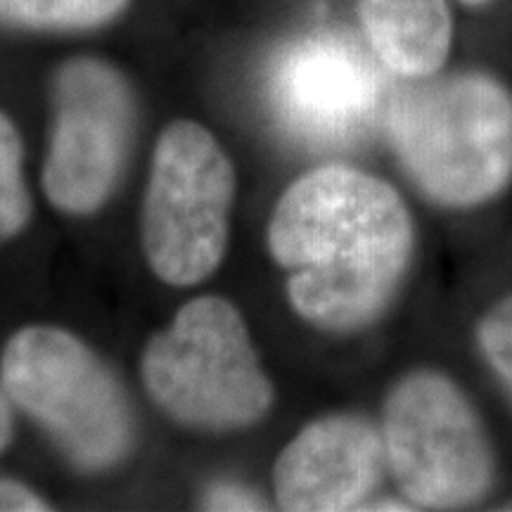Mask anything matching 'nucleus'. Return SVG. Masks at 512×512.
Segmentation results:
<instances>
[{"label": "nucleus", "instance_id": "f257e3e1", "mask_svg": "<svg viewBox=\"0 0 512 512\" xmlns=\"http://www.w3.org/2000/svg\"><path fill=\"white\" fill-rule=\"evenodd\" d=\"M294 311L318 328H366L408 271L413 223L392 185L330 164L294 181L268 226Z\"/></svg>", "mask_w": 512, "mask_h": 512}, {"label": "nucleus", "instance_id": "f03ea898", "mask_svg": "<svg viewBox=\"0 0 512 512\" xmlns=\"http://www.w3.org/2000/svg\"><path fill=\"white\" fill-rule=\"evenodd\" d=\"M384 124L403 166L432 200L475 207L512 178V95L486 74L401 79Z\"/></svg>", "mask_w": 512, "mask_h": 512}, {"label": "nucleus", "instance_id": "7ed1b4c3", "mask_svg": "<svg viewBox=\"0 0 512 512\" xmlns=\"http://www.w3.org/2000/svg\"><path fill=\"white\" fill-rule=\"evenodd\" d=\"M143 380L171 418L204 430L249 427L273 403L245 320L221 297L192 299L150 339Z\"/></svg>", "mask_w": 512, "mask_h": 512}, {"label": "nucleus", "instance_id": "20e7f679", "mask_svg": "<svg viewBox=\"0 0 512 512\" xmlns=\"http://www.w3.org/2000/svg\"><path fill=\"white\" fill-rule=\"evenodd\" d=\"M3 389L83 470L117 465L133 441V415L117 377L72 332L19 330L3 351Z\"/></svg>", "mask_w": 512, "mask_h": 512}, {"label": "nucleus", "instance_id": "39448f33", "mask_svg": "<svg viewBox=\"0 0 512 512\" xmlns=\"http://www.w3.org/2000/svg\"><path fill=\"white\" fill-rule=\"evenodd\" d=\"M235 169L195 121H174L159 136L143 211V247L164 283L190 287L221 266L228 245Z\"/></svg>", "mask_w": 512, "mask_h": 512}, {"label": "nucleus", "instance_id": "423d86ee", "mask_svg": "<svg viewBox=\"0 0 512 512\" xmlns=\"http://www.w3.org/2000/svg\"><path fill=\"white\" fill-rule=\"evenodd\" d=\"M384 453L408 501L465 508L489 491L494 456L475 408L448 377L415 370L384 403Z\"/></svg>", "mask_w": 512, "mask_h": 512}, {"label": "nucleus", "instance_id": "0eeeda50", "mask_svg": "<svg viewBox=\"0 0 512 512\" xmlns=\"http://www.w3.org/2000/svg\"><path fill=\"white\" fill-rule=\"evenodd\" d=\"M380 60L342 31H313L275 55L268 100L285 133L313 150H349L370 136L392 88Z\"/></svg>", "mask_w": 512, "mask_h": 512}, {"label": "nucleus", "instance_id": "6e6552de", "mask_svg": "<svg viewBox=\"0 0 512 512\" xmlns=\"http://www.w3.org/2000/svg\"><path fill=\"white\" fill-rule=\"evenodd\" d=\"M53 98L55 126L43 190L64 214H93L110 197L124 166L133 128L131 86L112 64L76 57L55 74Z\"/></svg>", "mask_w": 512, "mask_h": 512}, {"label": "nucleus", "instance_id": "1a4fd4ad", "mask_svg": "<svg viewBox=\"0 0 512 512\" xmlns=\"http://www.w3.org/2000/svg\"><path fill=\"white\" fill-rule=\"evenodd\" d=\"M384 439L358 415L311 422L275 463V496L290 512H335L363 503L380 479Z\"/></svg>", "mask_w": 512, "mask_h": 512}, {"label": "nucleus", "instance_id": "9d476101", "mask_svg": "<svg viewBox=\"0 0 512 512\" xmlns=\"http://www.w3.org/2000/svg\"><path fill=\"white\" fill-rule=\"evenodd\" d=\"M368 46L399 79L432 76L451 50L446 0H358Z\"/></svg>", "mask_w": 512, "mask_h": 512}, {"label": "nucleus", "instance_id": "9b49d317", "mask_svg": "<svg viewBox=\"0 0 512 512\" xmlns=\"http://www.w3.org/2000/svg\"><path fill=\"white\" fill-rule=\"evenodd\" d=\"M131 0H0V24L24 31H91L117 19Z\"/></svg>", "mask_w": 512, "mask_h": 512}, {"label": "nucleus", "instance_id": "f8f14e48", "mask_svg": "<svg viewBox=\"0 0 512 512\" xmlns=\"http://www.w3.org/2000/svg\"><path fill=\"white\" fill-rule=\"evenodd\" d=\"M22 136L0 112V240L15 238L29 223L31 200L22 174Z\"/></svg>", "mask_w": 512, "mask_h": 512}, {"label": "nucleus", "instance_id": "ddd939ff", "mask_svg": "<svg viewBox=\"0 0 512 512\" xmlns=\"http://www.w3.org/2000/svg\"><path fill=\"white\" fill-rule=\"evenodd\" d=\"M479 344L512 394V294L484 316L479 325Z\"/></svg>", "mask_w": 512, "mask_h": 512}, {"label": "nucleus", "instance_id": "4468645a", "mask_svg": "<svg viewBox=\"0 0 512 512\" xmlns=\"http://www.w3.org/2000/svg\"><path fill=\"white\" fill-rule=\"evenodd\" d=\"M204 508L209 510H261L264 503L252 491L238 484H219L204 498Z\"/></svg>", "mask_w": 512, "mask_h": 512}, {"label": "nucleus", "instance_id": "2eb2a0df", "mask_svg": "<svg viewBox=\"0 0 512 512\" xmlns=\"http://www.w3.org/2000/svg\"><path fill=\"white\" fill-rule=\"evenodd\" d=\"M48 510V503L36 496L29 486L0 479V512H34Z\"/></svg>", "mask_w": 512, "mask_h": 512}, {"label": "nucleus", "instance_id": "dca6fc26", "mask_svg": "<svg viewBox=\"0 0 512 512\" xmlns=\"http://www.w3.org/2000/svg\"><path fill=\"white\" fill-rule=\"evenodd\" d=\"M12 441V415H10V406L5 394L0 392V453L8 448Z\"/></svg>", "mask_w": 512, "mask_h": 512}, {"label": "nucleus", "instance_id": "f3484780", "mask_svg": "<svg viewBox=\"0 0 512 512\" xmlns=\"http://www.w3.org/2000/svg\"><path fill=\"white\" fill-rule=\"evenodd\" d=\"M463 3H467V5H479V3H484V0H463Z\"/></svg>", "mask_w": 512, "mask_h": 512}]
</instances>
